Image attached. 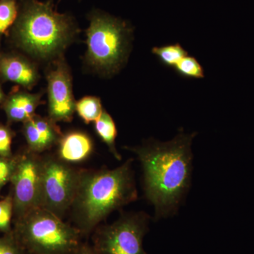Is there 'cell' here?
Instances as JSON below:
<instances>
[{
    "label": "cell",
    "instance_id": "obj_1",
    "mask_svg": "<svg viewBox=\"0 0 254 254\" xmlns=\"http://www.w3.org/2000/svg\"><path fill=\"white\" fill-rule=\"evenodd\" d=\"M195 134L182 131L170 141H148L126 148L141 162L145 197L155 207L156 219L175 213L188 190Z\"/></svg>",
    "mask_w": 254,
    "mask_h": 254
},
{
    "label": "cell",
    "instance_id": "obj_2",
    "mask_svg": "<svg viewBox=\"0 0 254 254\" xmlns=\"http://www.w3.org/2000/svg\"><path fill=\"white\" fill-rule=\"evenodd\" d=\"M132 163L128 159L112 170H81L69 211L73 226L82 236L94 231L112 212L137 199Z\"/></svg>",
    "mask_w": 254,
    "mask_h": 254
},
{
    "label": "cell",
    "instance_id": "obj_3",
    "mask_svg": "<svg viewBox=\"0 0 254 254\" xmlns=\"http://www.w3.org/2000/svg\"><path fill=\"white\" fill-rule=\"evenodd\" d=\"M72 19L54 9L51 1L21 0L13 26V39L18 48L41 59L60 54L76 33Z\"/></svg>",
    "mask_w": 254,
    "mask_h": 254
},
{
    "label": "cell",
    "instance_id": "obj_4",
    "mask_svg": "<svg viewBox=\"0 0 254 254\" xmlns=\"http://www.w3.org/2000/svg\"><path fill=\"white\" fill-rule=\"evenodd\" d=\"M14 225L15 237L30 254H73L82 244L76 227L41 208L14 220Z\"/></svg>",
    "mask_w": 254,
    "mask_h": 254
},
{
    "label": "cell",
    "instance_id": "obj_5",
    "mask_svg": "<svg viewBox=\"0 0 254 254\" xmlns=\"http://www.w3.org/2000/svg\"><path fill=\"white\" fill-rule=\"evenodd\" d=\"M87 35V59L97 69L118 71L127 56L130 29L124 21L104 14H95Z\"/></svg>",
    "mask_w": 254,
    "mask_h": 254
},
{
    "label": "cell",
    "instance_id": "obj_6",
    "mask_svg": "<svg viewBox=\"0 0 254 254\" xmlns=\"http://www.w3.org/2000/svg\"><path fill=\"white\" fill-rule=\"evenodd\" d=\"M149 217L139 213L123 214L113 223L95 230L93 250L97 254H147L143 241Z\"/></svg>",
    "mask_w": 254,
    "mask_h": 254
},
{
    "label": "cell",
    "instance_id": "obj_7",
    "mask_svg": "<svg viewBox=\"0 0 254 254\" xmlns=\"http://www.w3.org/2000/svg\"><path fill=\"white\" fill-rule=\"evenodd\" d=\"M80 173L59 158H43L39 208L63 219L72 204Z\"/></svg>",
    "mask_w": 254,
    "mask_h": 254
},
{
    "label": "cell",
    "instance_id": "obj_8",
    "mask_svg": "<svg viewBox=\"0 0 254 254\" xmlns=\"http://www.w3.org/2000/svg\"><path fill=\"white\" fill-rule=\"evenodd\" d=\"M43 158L27 150L16 155V164L11 178L14 203V220L39 208Z\"/></svg>",
    "mask_w": 254,
    "mask_h": 254
},
{
    "label": "cell",
    "instance_id": "obj_9",
    "mask_svg": "<svg viewBox=\"0 0 254 254\" xmlns=\"http://www.w3.org/2000/svg\"><path fill=\"white\" fill-rule=\"evenodd\" d=\"M49 118L55 123L72 120L76 102L72 93L71 76L66 64L59 61L47 74Z\"/></svg>",
    "mask_w": 254,
    "mask_h": 254
},
{
    "label": "cell",
    "instance_id": "obj_10",
    "mask_svg": "<svg viewBox=\"0 0 254 254\" xmlns=\"http://www.w3.org/2000/svg\"><path fill=\"white\" fill-rule=\"evenodd\" d=\"M23 124V133L28 149L38 154L58 144L63 136L56 123L49 118L35 115Z\"/></svg>",
    "mask_w": 254,
    "mask_h": 254
},
{
    "label": "cell",
    "instance_id": "obj_11",
    "mask_svg": "<svg viewBox=\"0 0 254 254\" xmlns=\"http://www.w3.org/2000/svg\"><path fill=\"white\" fill-rule=\"evenodd\" d=\"M0 78L31 89L39 75L35 65L24 57L0 53Z\"/></svg>",
    "mask_w": 254,
    "mask_h": 254
},
{
    "label": "cell",
    "instance_id": "obj_12",
    "mask_svg": "<svg viewBox=\"0 0 254 254\" xmlns=\"http://www.w3.org/2000/svg\"><path fill=\"white\" fill-rule=\"evenodd\" d=\"M41 95L31 94L28 92L15 90L1 103L7 118L8 123H23L31 120L36 110L41 104Z\"/></svg>",
    "mask_w": 254,
    "mask_h": 254
},
{
    "label": "cell",
    "instance_id": "obj_13",
    "mask_svg": "<svg viewBox=\"0 0 254 254\" xmlns=\"http://www.w3.org/2000/svg\"><path fill=\"white\" fill-rule=\"evenodd\" d=\"M58 144V158L68 164L84 161L93 149L91 138L81 131H71L63 135Z\"/></svg>",
    "mask_w": 254,
    "mask_h": 254
},
{
    "label": "cell",
    "instance_id": "obj_14",
    "mask_svg": "<svg viewBox=\"0 0 254 254\" xmlns=\"http://www.w3.org/2000/svg\"><path fill=\"white\" fill-rule=\"evenodd\" d=\"M95 129L98 136L109 148L110 151L118 160H122L115 145V139L118 136V130L113 119L105 110L99 119L95 122Z\"/></svg>",
    "mask_w": 254,
    "mask_h": 254
},
{
    "label": "cell",
    "instance_id": "obj_15",
    "mask_svg": "<svg viewBox=\"0 0 254 254\" xmlns=\"http://www.w3.org/2000/svg\"><path fill=\"white\" fill-rule=\"evenodd\" d=\"M76 112L86 125L95 123L103 112L101 101L97 97H84L76 102Z\"/></svg>",
    "mask_w": 254,
    "mask_h": 254
},
{
    "label": "cell",
    "instance_id": "obj_16",
    "mask_svg": "<svg viewBox=\"0 0 254 254\" xmlns=\"http://www.w3.org/2000/svg\"><path fill=\"white\" fill-rule=\"evenodd\" d=\"M152 53L155 55L165 66L173 68L175 67V65L182 58L188 55L186 50L178 43L162 47H155L152 50Z\"/></svg>",
    "mask_w": 254,
    "mask_h": 254
},
{
    "label": "cell",
    "instance_id": "obj_17",
    "mask_svg": "<svg viewBox=\"0 0 254 254\" xmlns=\"http://www.w3.org/2000/svg\"><path fill=\"white\" fill-rule=\"evenodd\" d=\"M18 7L16 0L0 1V39L14 26L18 17Z\"/></svg>",
    "mask_w": 254,
    "mask_h": 254
},
{
    "label": "cell",
    "instance_id": "obj_18",
    "mask_svg": "<svg viewBox=\"0 0 254 254\" xmlns=\"http://www.w3.org/2000/svg\"><path fill=\"white\" fill-rule=\"evenodd\" d=\"M175 71L183 77L204 78V70L195 58L187 55L175 65Z\"/></svg>",
    "mask_w": 254,
    "mask_h": 254
},
{
    "label": "cell",
    "instance_id": "obj_19",
    "mask_svg": "<svg viewBox=\"0 0 254 254\" xmlns=\"http://www.w3.org/2000/svg\"><path fill=\"white\" fill-rule=\"evenodd\" d=\"M14 218V203L11 193L0 198V232L4 234L12 232L11 222Z\"/></svg>",
    "mask_w": 254,
    "mask_h": 254
},
{
    "label": "cell",
    "instance_id": "obj_20",
    "mask_svg": "<svg viewBox=\"0 0 254 254\" xmlns=\"http://www.w3.org/2000/svg\"><path fill=\"white\" fill-rule=\"evenodd\" d=\"M0 254H30L16 240L14 232L0 237Z\"/></svg>",
    "mask_w": 254,
    "mask_h": 254
},
{
    "label": "cell",
    "instance_id": "obj_21",
    "mask_svg": "<svg viewBox=\"0 0 254 254\" xmlns=\"http://www.w3.org/2000/svg\"><path fill=\"white\" fill-rule=\"evenodd\" d=\"M14 136V132L9 126L0 123V156L3 158L13 156L11 144Z\"/></svg>",
    "mask_w": 254,
    "mask_h": 254
},
{
    "label": "cell",
    "instance_id": "obj_22",
    "mask_svg": "<svg viewBox=\"0 0 254 254\" xmlns=\"http://www.w3.org/2000/svg\"><path fill=\"white\" fill-rule=\"evenodd\" d=\"M16 156L11 158H3L0 156V190L10 183L13 173H14Z\"/></svg>",
    "mask_w": 254,
    "mask_h": 254
},
{
    "label": "cell",
    "instance_id": "obj_23",
    "mask_svg": "<svg viewBox=\"0 0 254 254\" xmlns=\"http://www.w3.org/2000/svg\"><path fill=\"white\" fill-rule=\"evenodd\" d=\"M73 254H97L91 246L87 244H81L79 248Z\"/></svg>",
    "mask_w": 254,
    "mask_h": 254
},
{
    "label": "cell",
    "instance_id": "obj_24",
    "mask_svg": "<svg viewBox=\"0 0 254 254\" xmlns=\"http://www.w3.org/2000/svg\"><path fill=\"white\" fill-rule=\"evenodd\" d=\"M4 93H3L2 88H1V85H0V104L3 103L5 99Z\"/></svg>",
    "mask_w": 254,
    "mask_h": 254
},
{
    "label": "cell",
    "instance_id": "obj_25",
    "mask_svg": "<svg viewBox=\"0 0 254 254\" xmlns=\"http://www.w3.org/2000/svg\"><path fill=\"white\" fill-rule=\"evenodd\" d=\"M0 198H1V196H0Z\"/></svg>",
    "mask_w": 254,
    "mask_h": 254
}]
</instances>
